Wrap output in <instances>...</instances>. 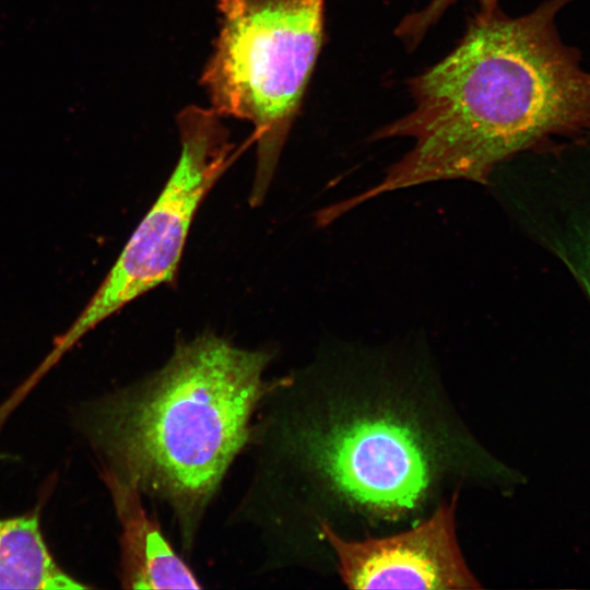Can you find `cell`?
Wrapping results in <instances>:
<instances>
[{
	"label": "cell",
	"instance_id": "cell-3",
	"mask_svg": "<svg viewBox=\"0 0 590 590\" xmlns=\"http://www.w3.org/2000/svg\"><path fill=\"white\" fill-rule=\"evenodd\" d=\"M270 358L202 334L177 344L157 373L82 415L104 473L165 500L187 545L247 442L256 408L278 384L263 379Z\"/></svg>",
	"mask_w": 590,
	"mask_h": 590
},
{
	"label": "cell",
	"instance_id": "cell-7",
	"mask_svg": "<svg viewBox=\"0 0 590 590\" xmlns=\"http://www.w3.org/2000/svg\"><path fill=\"white\" fill-rule=\"evenodd\" d=\"M121 524L120 573L127 589H199V580L152 520L141 492L103 473Z\"/></svg>",
	"mask_w": 590,
	"mask_h": 590
},
{
	"label": "cell",
	"instance_id": "cell-6",
	"mask_svg": "<svg viewBox=\"0 0 590 590\" xmlns=\"http://www.w3.org/2000/svg\"><path fill=\"white\" fill-rule=\"evenodd\" d=\"M459 493L439 503L410 528L356 539L318 524L341 581L351 589H480L457 536Z\"/></svg>",
	"mask_w": 590,
	"mask_h": 590
},
{
	"label": "cell",
	"instance_id": "cell-5",
	"mask_svg": "<svg viewBox=\"0 0 590 590\" xmlns=\"http://www.w3.org/2000/svg\"><path fill=\"white\" fill-rule=\"evenodd\" d=\"M212 108L189 106L177 116L178 162L86 307L40 365L51 367L110 315L176 275L194 214L229 165L234 144Z\"/></svg>",
	"mask_w": 590,
	"mask_h": 590
},
{
	"label": "cell",
	"instance_id": "cell-8",
	"mask_svg": "<svg viewBox=\"0 0 590 590\" xmlns=\"http://www.w3.org/2000/svg\"><path fill=\"white\" fill-rule=\"evenodd\" d=\"M55 560L36 514L0 519V589H84Z\"/></svg>",
	"mask_w": 590,
	"mask_h": 590
},
{
	"label": "cell",
	"instance_id": "cell-1",
	"mask_svg": "<svg viewBox=\"0 0 590 590\" xmlns=\"http://www.w3.org/2000/svg\"><path fill=\"white\" fill-rule=\"evenodd\" d=\"M293 379L303 390L282 450L318 534L320 522L414 524L447 492L526 482L458 416L423 338L338 341Z\"/></svg>",
	"mask_w": 590,
	"mask_h": 590
},
{
	"label": "cell",
	"instance_id": "cell-9",
	"mask_svg": "<svg viewBox=\"0 0 590 590\" xmlns=\"http://www.w3.org/2000/svg\"><path fill=\"white\" fill-rule=\"evenodd\" d=\"M554 250L577 279L590 302V226L573 225L556 240Z\"/></svg>",
	"mask_w": 590,
	"mask_h": 590
},
{
	"label": "cell",
	"instance_id": "cell-10",
	"mask_svg": "<svg viewBox=\"0 0 590 590\" xmlns=\"http://www.w3.org/2000/svg\"><path fill=\"white\" fill-rule=\"evenodd\" d=\"M458 0H430L421 11L408 14L397 26L396 35L409 49H414L423 39L427 31L437 23L445 11ZM481 11H493L498 0H475Z\"/></svg>",
	"mask_w": 590,
	"mask_h": 590
},
{
	"label": "cell",
	"instance_id": "cell-4",
	"mask_svg": "<svg viewBox=\"0 0 590 590\" xmlns=\"http://www.w3.org/2000/svg\"><path fill=\"white\" fill-rule=\"evenodd\" d=\"M220 30L201 83L221 117L250 122L259 205L324 40V0H219Z\"/></svg>",
	"mask_w": 590,
	"mask_h": 590
},
{
	"label": "cell",
	"instance_id": "cell-2",
	"mask_svg": "<svg viewBox=\"0 0 590 590\" xmlns=\"http://www.w3.org/2000/svg\"><path fill=\"white\" fill-rule=\"evenodd\" d=\"M574 0H546L518 17L479 11L436 64L409 81L414 109L371 140L413 148L370 188L321 211L326 222L384 193L442 180L487 186L519 153H559L590 142V72L555 19Z\"/></svg>",
	"mask_w": 590,
	"mask_h": 590
}]
</instances>
